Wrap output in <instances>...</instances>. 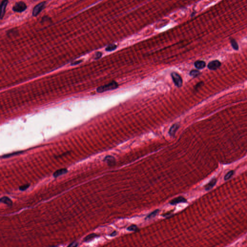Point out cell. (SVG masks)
Masks as SVG:
<instances>
[{"mask_svg":"<svg viewBox=\"0 0 247 247\" xmlns=\"http://www.w3.org/2000/svg\"><path fill=\"white\" fill-rule=\"evenodd\" d=\"M200 74V72L198 71V70H192L190 72V75L191 76H193L194 77H198V76H199V75Z\"/></svg>","mask_w":247,"mask_h":247,"instance_id":"obj_17","label":"cell"},{"mask_svg":"<svg viewBox=\"0 0 247 247\" xmlns=\"http://www.w3.org/2000/svg\"><path fill=\"white\" fill-rule=\"evenodd\" d=\"M78 243L76 242H73L70 244H69L67 247H77L78 246Z\"/></svg>","mask_w":247,"mask_h":247,"instance_id":"obj_23","label":"cell"},{"mask_svg":"<svg viewBox=\"0 0 247 247\" xmlns=\"http://www.w3.org/2000/svg\"><path fill=\"white\" fill-rule=\"evenodd\" d=\"M234 171H229L228 173L225 175L224 178V180L226 181V180H227L228 179H230L231 177H232V176L234 174Z\"/></svg>","mask_w":247,"mask_h":247,"instance_id":"obj_20","label":"cell"},{"mask_svg":"<svg viewBox=\"0 0 247 247\" xmlns=\"http://www.w3.org/2000/svg\"><path fill=\"white\" fill-rule=\"evenodd\" d=\"M97 236H99L98 235H97V234H91L89 235H88V236H87L84 239V241L85 242H90L91 241V240L94 239L95 238H96V237Z\"/></svg>","mask_w":247,"mask_h":247,"instance_id":"obj_14","label":"cell"},{"mask_svg":"<svg viewBox=\"0 0 247 247\" xmlns=\"http://www.w3.org/2000/svg\"><path fill=\"white\" fill-rule=\"evenodd\" d=\"M159 209H156L155 210H154V211L152 212L151 213L149 214L146 217V219H151V218H152L155 217L158 214V213L159 212Z\"/></svg>","mask_w":247,"mask_h":247,"instance_id":"obj_15","label":"cell"},{"mask_svg":"<svg viewBox=\"0 0 247 247\" xmlns=\"http://www.w3.org/2000/svg\"><path fill=\"white\" fill-rule=\"evenodd\" d=\"M202 84H203V83L202 82H200V83H198V84H197V86H195V89H197L198 88H199V87H200L201 86H202Z\"/></svg>","mask_w":247,"mask_h":247,"instance_id":"obj_25","label":"cell"},{"mask_svg":"<svg viewBox=\"0 0 247 247\" xmlns=\"http://www.w3.org/2000/svg\"><path fill=\"white\" fill-rule=\"evenodd\" d=\"M8 1L7 0L3 1L1 4V19H3L5 12V9Z\"/></svg>","mask_w":247,"mask_h":247,"instance_id":"obj_8","label":"cell"},{"mask_svg":"<svg viewBox=\"0 0 247 247\" xmlns=\"http://www.w3.org/2000/svg\"><path fill=\"white\" fill-rule=\"evenodd\" d=\"M116 48H117V46L114 44H112L108 46L105 48V50L107 51H112L116 49Z\"/></svg>","mask_w":247,"mask_h":247,"instance_id":"obj_19","label":"cell"},{"mask_svg":"<svg viewBox=\"0 0 247 247\" xmlns=\"http://www.w3.org/2000/svg\"><path fill=\"white\" fill-rule=\"evenodd\" d=\"M67 172V169L66 168H62V169H60L59 170H57L54 173L53 176L54 177L56 178L59 176L63 174H64Z\"/></svg>","mask_w":247,"mask_h":247,"instance_id":"obj_13","label":"cell"},{"mask_svg":"<svg viewBox=\"0 0 247 247\" xmlns=\"http://www.w3.org/2000/svg\"></svg>","mask_w":247,"mask_h":247,"instance_id":"obj_27","label":"cell"},{"mask_svg":"<svg viewBox=\"0 0 247 247\" xmlns=\"http://www.w3.org/2000/svg\"><path fill=\"white\" fill-rule=\"evenodd\" d=\"M194 65L196 68L200 70V69L204 68L205 67L206 63L204 61H198L194 62Z\"/></svg>","mask_w":247,"mask_h":247,"instance_id":"obj_10","label":"cell"},{"mask_svg":"<svg viewBox=\"0 0 247 247\" xmlns=\"http://www.w3.org/2000/svg\"><path fill=\"white\" fill-rule=\"evenodd\" d=\"M217 182V180L216 179H212L209 183H208L206 185L205 187V189L206 190H209L210 189H211L213 186H214L216 184V183Z\"/></svg>","mask_w":247,"mask_h":247,"instance_id":"obj_11","label":"cell"},{"mask_svg":"<svg viewBox=\"0 0 247 247\" xmlns=\"http://www.w3.org/2000/svg\"><path fill=\"white\" fill-rule=\"evenodd\" d=\"M101 56H102V53L101 52H97L95 54V55L94 56V58L95 59H99V58H100Z\"/></svg>","mask_w":247,"mask_h":247,"instance_id":"obj_21","label":"cell"},{"mask_svg":"<svg viewBox=\"0 0 247 247\" xmlns=\"http://www.w3.org/2000/svg\"><path fill=\"white\" fill-rule=\"evenodd\" d=\"M104 161L110 166H113L115 164V158L112 156H107L104 158Z\"/></svg>","mask_w":247,"mask_h":247,"instance_id":"obj_9","label":"cell"},{"mask_svg":"<svg viewBox=\"0 0 247 247\" xmlns=\"http://www.w3.org/2000/svg\"><path fill=\"white\" fill-rule=\"evenodd\" d=\"M118 87V84L116 82L113 81L109 84L99 87L97 88V91L98 93H103L104 92L115 89Z\"/></svg>","mask_w":247,"mask_h":247,"instance_id":"obj_1","label":"cell"},{"mask_svg":"<svg viewBox=\"0 0 247 247\" xmlns=\"http://www.w3.org/2000/svg\"><path fill=\"white\" fill-rule=\"evenodd\" d=\"M81 62H82V61H75V62H72V63H71V65H76L79 64V63H80Z\"/></svg>","mask_w":247,"mask_h":247,"instance_id":"obj_24","label":"cell"},{"mask_svg":"<svg viewBox=\"0 0 247 247\" xmlns=\"http://www.w3.org/2000/svg\"><path fill=\"white\" fill-rule=\"evenodd\" d=\"M231 45H232L233 48L234 49L236 50H239V46H238V44L236 42L235 40H234V39H231Z\"/></svg>","mask_w":247,"mask_h":247,"instance_id":"obj_18","label":"cell"},{"mask_svg":"<svg viewBox=\"0 0 247 247\" xmlns=\"http://www.w3.org/2000/svg\"><path fill=\"white\" fill-rule=\"evenodd\" d=\"M27 9V5L23 2L16 3L13 7V10L16 12H22Z\"/></svg>","mask_w":247,"mask_h":247,"instance_id":"obj_3","label":"cell"},{"mask_svg":"<svg viewBox=\"0 0 247 247\" xmlns=\"http://www.w3.org/2000/svg\"><path fill=\"white\" fill-rule=\"evenodd\" d=\"M221 66V63L218 61H213L210 62L208 65V67L210 70H216L219 68Z\"/></svg>","mask_w":247,"mask_h":247,"instance_id":"obj_5","label":"cell"},{"mask_svg":"<svg viewBox=\"0 0 247 247\" xmlns=\"http://www.w3.org/2000/svg\"><path fill=\"white\" fill-rule=\"evenodd\" d=\"M179 127H180V125L178 123L174 124L172 125L171 128L169 129V131H168V133L170 135V136L174 137L175 136L176 132L179 129Z\"/></svg>","mask_w":247,"mask_h":247,"instance_id":"obj_7","label":"cell"},{"mask_svg":"<svg viewBox=\"0 0 247 247\" xmlns=\"http://www.w3.org/2000/svg\"><path fill=\"white\" fill-rule=\"evenodd\" d=\"M29 186H30V184H25L24 185L20 186L19 187V190H21V191H25V190H26L27 188H29Z\"/></svg>","mask_w":247,"mask_h":247,"instance_id":"obj_22","label":"cell"},{"mask_svg":"<svg viewBox=\"0 0 247 247\" xmlns=\"http://www.w3.org/2000/svg\"><path fill=\"white\" fill-rule=\"evenodd\" d=\"M171 75L175 86L179 88L181 87L183 84V80L181 76L178 73L175 72H172Z\"/></svg>","mask_w":247,"mask_h":247,"instance_id":"obj_2","label":"cell"},{"mask_svg":"<svg viewBox=\"0 0 247 247\" xmlns=\"http://www.w3.org/2000/svg\"><path fill=\"white\" fill-rule=\"evenodd\" d=\"M127 230L129 231H133V232H137L139 230V228H138L137 225L135 224H132L127 228Z\"/></svg>","mask_w":247,"mask_h":247,"instance_id":"obj_16","label":"cell"},{"mask_svg":"<svg viewBox=\"0 0 247 247\" xmlns=\"http://www.w3.org/2000/svg\"><path fill=\"white\" fill-rule=\"evenodd\" d=\"M117 232L116 231H114V232H113L112 233H111L110 234V236H115L116 235H117Z\"/></svg>","mask_w":247,"mask_h":247,"instance_id":"obj_26","label":"cell"},{"mask_svg":"<svg viewBox=\"0 0 247 247\" xmlns=\"http://www.w3.org/2000/svg\"><path fill=\"white\" fill-rule=\"evenodd\" d=\"M186 202H187V200L185 198H183V197H179L171 200V201L169 202V204L171 205H175L179 203Z\"/></svg>","mask_w":247,"mask_h":247,"instance_id":"obj_6","label":"cell"},{"mask_svg":"<svg viewBox=\"0 0 247 247\" xmlns=\"http://www.w3.org/2000/svg\"><path fill=\"white\" fill-rule=\"evenodd\" d=\"M46 2H41L39 4H38L37 5H36L33 10L32 11V15L33 16H37L38 14L42 11V10L44 9V8L46 6Z\"/></svg>","mask_w":247,"mask_h":247,"instance_id":"obj_4","label":"cell"},{"mask_svg":"<svg viewBox=\"0 0 247 247\" xmlns=\"http://www.w3.org/2000/svg\"><path fill=\"white\" fill-rule=\"evenodd\" d=\"M0 201L1 202L4 203V204L7 205L9 206H12L13 202L11 200L7 197H4L1 198V199H0Z\"/></svg>","mask_w":247,"mask_h":247,"instance_id":"obj_12","label":"cell"}]
</instances>
